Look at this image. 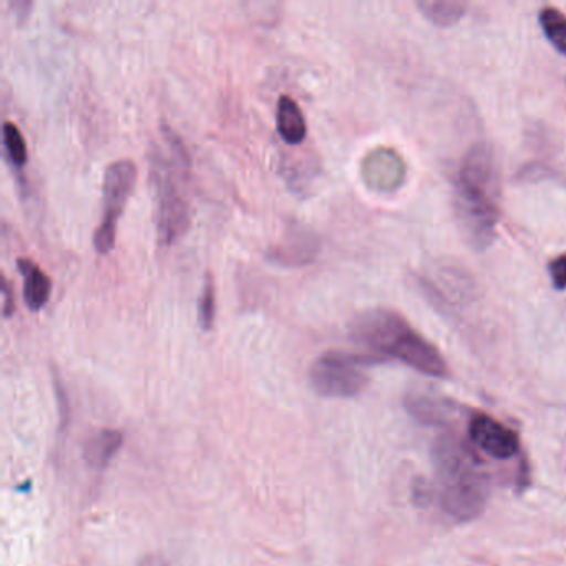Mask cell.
Returning a JSON list of instances; mask_svg holds the SVG:
<instances>
[{"label":"cell","instance_id":"3957f363","mask_svg":"<svg viewBox=\"0 0 566 566\" xmlns=\"http://www.w3.org/2000/svg\"><path fill=\"white\" fill-rule=\"evenodd\" d=\"M433 459L443 512L459 522L479 516L489 496V480L479 460L455 437H442L436 443Z\"/></svg>","mask_w":566,"mask_h":566},{"label":"cell","instance_id":"6da1fadb","mask_svg":"<svg viewBox=\"0 0 566 566\" xmlns=\"http://www.w3.org/2000/svg\"><path fill=\"white\" fill-rule=\"evenodd\" d=\"M460 228L475 248L492 243L500 221V171L486 145H475L460 164L455 181Z\"/></svg>","mask_w":566,"mask_h":566},{"label":"cell","instance_id":"5b68a950","mask_svg":"<svg viewBox=\"0 0 566 566\" xmlns=\"http://www.w3.org/2000/svg\"><path fill=\"white\" fill-rule=\"evenodd\" d=\"M138 168L132 160H117L108 165L104 175L102 200L104 218L94 234V244L98 253L108 254L117 243L118 218L127 207L128 198L137 184Z\"/></svg>","mask_w":566,"mask_h":566},{"label":"cell","instance_id":"9a60e30c","mask_svg":"<svg viewBox=\"0 0 566 566\" xmlns=\"http://www.w3.org/2000/svg\"><path fill=\"white\" fill-rule=\"evenodd\" d=\"M217 319V284L210 273L207 274L198 300V323L205 331H210Z\"/></svg>","mask_w":566,"mask_h":566},{"label":"cell","instance_id":"7c38bea8","mask_svg":"<svg viewBox=\"0 0 566 566\" xmlns=\"http://www.w3.org/2000/svg\"><path fill=\"white\" fill-rule=\"evenodd\" d=\"M467 8L469 4L459 2V0H420L417 2V9L422 12L423 18L439 28L455 25L465 15Z\"/></svg>","mask_w":566,"mask_h":566},{"label":"cell","instance_id":"30bf717a","mask_svg":"<svg viewBox=\"0 0 566 566\" xmlns=\"http://www.w3.org/2000/svg\"><path fill=\"white\" fill-rule=\"evenodd\" d=\"M276 128L287 145L303 144L307 135L306 118L300 105L290 95H281L276 108Z\"/></svg>","mask_w":566,"mask_h":566},{"label":"cell","instance_id":"e0dca14e","mask_svg":"<svg viewBox=\"0 0 566 566\" xmlns=\"http://www.w3.org/2000/svg\"><path fill=\"white\" fill-rule=\"evenodd\" d=\"M549 276H552L553 287L558 291L566 290V253L559 254L555 260L549 261Z\"/></svg>","mask_w":566,"mask_h":566},{"label":"cell","instance_id":"8fae6325","mask_svg":"<svg viewBox=\"0 0 566 566\" xmlns=\"http://www.w3.org/2000/svg\"><path fill=\"white\" fill-rule=\"evenodd\" d=\"M124 446L120 430L104 429L94 433L85 443L84 457L92 469L102 470L112 462L115 453Z\"/></svg>","mask_w":566,"mask_h":566},{"label":"cell","instance_id":"4fadbf2b","mask_svg":"<svg viewBox=\"0 0 566 566\" xmlns=\"http://www.w3.org/2000/svg\"><path fill=\"white\" fill-rule=\"evenodd\" d=\"M539 24L549 44L566 55V15L555 8H545L539 12Z\"/></svg>","mask_w":566,"mask_h":566},{"label":"cell","instance_id":"2e32d148","mask_svg":"<svg viewBox=\"0 0 566 566\" xmlns=\"http://www.w3.org/2000/svg\"><path fill=\"white\" fill-rule=\"evenodd\" d=\"M4 147L9 160L18 168L28 165L29 151L25 144L24 135L19 130L14 122H6L4 124Z\"/></svg>","mask_w":566,"mask_h":566},{"label":"cell","instance_id":"52a82bcc","mask_svg":"<svg viewBox=\"0 0 566 566\" xmlns=\"http://www.w3.org/2000/svg\"><path fill=\"white\" fill-rule=\"evenodd\" d=\"M469 436L480 450L493 459H512L520 450L516 432L489 416L473 417L470 420Z\"/></svg>","mask_w":566,"mask_h":566},{"label":"cell","instance_id":"ac0fdd59","mask_svg":"<svg viewBox=\"0 0 566 566\" xmlns=\"http://www.w3.org/2000/svg\"><path fill=\"white\" fill-rule=\"evenodd\" d=\"M15 311L14 293L9 286L8 277L2 274V314L4 317H11Z\"/></svg>","mask_w":566,"mask_h":566},{"label":"cell","instance_id":"d6986e66","mask_svg":"<svg viewBox=\"0 0 566 566\" xmlns=\"http://www.w3.org/2000/svg\"><path fill=\"white\" fill-rule=\"evenodd\" d=\"M138 566H168V562L158 553H150V555L144 556L140 559Z\"/></svg>","mask_w":566,"mask_h":566},{"label":"cell","instance_id":"5bb4252c","mask_svg":"<svg viewBox=\"0 0 566 566\" xmlns=\"http://www.w3.org/2000/svg\"><path fill=\"white\" fill-rule=\"evenodd\" d=\"M407 409L410 410L417 420L426 423L442 422L446 417L447 407L440 400L429 396H416L407 399Z\"/></svg>","mask_w":566,"mask_h":566},{"label":"cell","instance_id":"9c48e42d","mask_svg":"<svg viewBox=\"0 0 566 566\" xmlns=\"http://www.w3.org/2000/svg\"><path fill=\"white\" fill-rule=\"evenodd\" d=\"M18 270L24 277L25 304L31 311H41L51 300V277L31 258H19Z\"/></svg>","mask_w":566,"mask_h":566},{"label":"cell","instance_id":"7a4b0ae2","mask_svg":"<svg viewBox=\"0 0 566 566\" xmlns=\"http://www.w3.org/2000/svg\"><path fill=\"white\" fill-rule=\"evenodd\" d=\"M354 340L432 377L449 374L442 354L406 317L386 307L364 311L350 324Z\"/></svg>","mask_w":566,"mask_h":566},{"label":"cell","instance_id":"8992f818","mask_svg":"<svg viewBox=\"0 0 566 566\" xmlns=\"http://www.w3.org/2000/svg\"><path fill=\"white\" fill-rule=\"evenodd\" d=\"M155 193H157L158 238L164 244H174L190 227V207L178 188L175 175L158 161L155 168Z\"/></svg>","mask_w":566,"mask_h":566},{"label":"cell","instance_id":"ba28073f","mask_svg":"<svg viewBox=\"0 0 566 566\" xmlns=\"http://www.w3.org/2000/svg\"><path fill=\"white\" fill-rule=\"evenodd\" d=\"M364 178L370 187L390 191L406 180V165L396 151L380 148L364 161Z\"/></svg>","mask_w":566,"mask_h":566},{"label":"cell","instance_id":"277c9868","mask_svg":"<svg viewBox=\"0 0 566 566\" xmlns=\"http://www.w3.org/2000/svg\"><path fill=\"white\" fill-rule=\"evenodd\" d=\"M380 357L366 354L331 350L314 360L310 369V384L319 396L349 399L366 389L369 377L366 367L379 363Z\"/></svg>","mask_w":566,"mask_h":566}]
</instances>
